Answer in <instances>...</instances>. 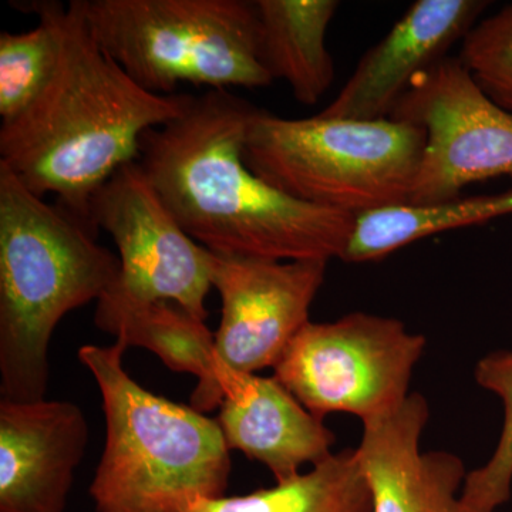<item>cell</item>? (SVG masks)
Masks as SVG:
<instances>
[{"mask_svg": "<svg viewBox=\"0 0 512 512\" xmlns=\"http://www.w3.org/2000/svg\"><path fill=\"white\" fill-rule=\"evenodd\" d=\"M254 110L229 90L192 96L183 116L144 134L137 163L178 224L214 254L343 261L355 215L289 197L245 164Z\"/></svg>", "mask_w": 512, "mask_h": 512, "instance_id": "obj_1", "label": "cell"}, {"mask_svg": "<svg viewBox=\"0 0 512 512\" xmlns=\"http://www.w3.org/2000/svg\"><path fill=\"white\" fill-rule=\"evenodd\" d=\"M62 55L33 104L0 126V165L32 191L99 232L94 195L136 163L151 128L183 116L192 94L161 96L138 86L96 42L79 0L62 10Z\"/></svg>", "mask_w": 512, "mask_h": 512, "instance_id": "obj_2", "label": "cell"}, {"mask_svg": "<svg viewBox=\"0 0 512 512\" xmlns=\"http://www.w3.org/2000/svg\"><path fill=\"white\" fill-rule=\"evenodd\" d=\"M120 272L97 231L33 194L0 165V394L45 399L60 320L99 301Z\"/></svg>", "mask_w": 512, "mask_h": 512, "instance_id": "obj_3", "label": "cell"}, {"mask_svg": "<svg viewBox=\"0 0 512 512\" xmlns=\"http://www.w3.org/2000/svg\"><path fill=\"white\" fill-rule=\"evenodd\" d=\"M127 348L84 345L80 363L99 387L106 441L90 485L97 512H188L224 497L231 450L217 419L140 386Z\"/></svg>", "mask_w": 512, "mask_h": 512, "instance_id": "obj_4", "label": "cell"}, {"mask_svg": "<svg viewBox=\"0 0 512 512\" xmlns=\"http://www.w3.org/2000/svg\"><path fill=\"white\" fill-rule=\"evenodd\" d=\"M426 131L393 119H282L252 111L242 157L289 197L359 215L409 202Z\"/></svg>", "mask_w": 512, "mask_h": 512, "instance_id": "obj_5", "label": "cell"}, {"mask_svg": "<svg viewBox=\"0 0 512 512\" xmlns=\"http://www.w3.org/2000/svg\"><path fill=\"white\" fill-rule=\"evenodd\" d=\"M101 49L147 92L262 89L255 0H79Z\"/></svg>", "mask_w": 512, "mask_h": 512, "instance_id": "obj_6", "label": "cell"}, {"mask_svg": "<svg viewBox=\"0 0 512 512\" xmlns=\"http://www.w3.org/2000/svg\"><path fill=\"white\" fill-rule=\"evenodd\" d=\"M426 338L386 316L356 312L309 322L274 367V377L319 419L350 413L362 423L399 409L410 396Z\"/></svg>", "mask_w": 512, "mask_h": 512, "instance_id": "obj_7", "label": "cell"}, {"mask_svg": "<svg viewBox=\"0 0 512 512\" xmlns=\"http://www.w3.org/2000/svg\"><path fill=\"white\" fill-rule=\"evenodd\" d=\"M92 221L113 238L120 259L117 281L94 313L171 302L205 322L212 252L178 224L137 161L121 167L97 191Z\"/></svg>", "mask_w": 512, "mask_h": 512, "instance_id": "obj_8", "label": "cell"}, {"mask_svg": "<svg viewBox=\"0 0 512 512\" xmlns=\"http://www.w3.org/2000/svg\"><path fill=\"white\" fill-rule=\"evenodd\" d=\"M389 119L426 131L407 205L447 204L467 185L512 178V111L485 94L458 56L417 74Z\"/></svg>", "mask_w": 512, "mask_h": 512, "instance_id": "obj_9", "label": "cell"}, {"mask_svg": "<svg viewBox=\"0 0 512 512\" xmlns=\"http://www.w3.org/2000/svg\"><path fill=\"white\" fill-rule=\"evenodd\" d=\"M328 264L212 252V288L221 298L220 326L214 335L218 377L221 372L256 375L266 367L274 369L311 322L309 311Z\"/></svg>", "mask_w": 512, "mask_h": 512, "instance_id": "obj_10", "label": "cell"}, {"mask_svg": "<svg viewBox=\"0 0 512 512\" xmlns=\"http://www.w3.org/2000/svg\"><path fill=\"white\" fill-rule=\"evenodd\" d=\"M490 5L487 0H417L360 59L352 77L319 116L389 119L414 77L463 42Z\"/></svg>", "mask_w": 512, "mask_h": 512, "instance_id": "obj_11", "label": "cell"}, {"mask_svg": "<svg viewBox=\"0 0 512 512\" xmlns=\"http://www.w3.org/2000/svg\"><path fill=\"white\" fill-rule=\"evenodd\" d=\"M89 434L77 404L0 400V512L66 511Z\"/></svg>", "mask_w": 512, "mask_h": 512, "instance_id": "obj_12", "label": "cell"}, {"mask_svg": "<svg viewBox=\"0 0 512 512\" xmlns=\"http://www.w3.org/2000/svg\"><path fill=\"white\" fill-rule=\"evenodd\" d=\"M430 419L427 400L410 393L393 413L363 423L356 454L372 494V512H488L464 500L463 460L447 451H423Z\"/></svg>", "mask_w": 512, "mask_h": 512, "instance_id": "obj_13", "label": "cell"}, {"mask_svg": "<svg viewBox=\"0 0 512 512\" xmlns=\"http://www.w3.org/2000/svg\"><path fill=\"white\" fill-rule=\"evenodd\" d=\"M220 423L229 450L264 464L276 483L332 456L336 437L272 377L221 372Z\"/></svg>", "mask_w": 512, "mask_h": 512, "instance_id": "obj_14", "label": "cell"}, {"mask_svg": "<svg viewBox=\"0 0 512 512\" xmlns=\"http://www.w3.org/2000/svg\"><path fill=\"white\" fill-rule=\"evenodd\" d=\"M262 64L284 80L299 103L313 106L335 79L326 33L338 12L336 0H255Z\"/></svg>", "mask_w": 512, "mask_h": 512, "instance_id": "obj_15", "label": "cell"}, {"mask_svg": "<svg viewBox=\"0 0 512 512\" xmlns=\"http://www.w3.org/2000/svg\"><path fill=\"white\" fill-rule=\"evenodd\" d=\"M94 323L126 348L150 350L173 372L197 377L190 406L198 412L221 406L224 394L215 366L214 335L204 320L175 303L157 302L127 311L94 313Z\"/></svg>", "mask_w": 512, "mask_h": 512, "instance_id": "obj_16", "label": "cell"}, {"mask_svg": "<svg viewBox=\"0 0 512 512\" xmlns=\"http://www.w3.org/2000/svg\"><path fill=\"white\" fill-rule=\"evenodd\" d=\"M369 484L356 450L333 453L305 474L251 494L218 497L188 512H372Z\"/></svg>", "mask_w": 512, "mask_h": 512, "instance_id": "obj_17", "label": "cell"}, {"mask_svg": "<svg viewBox=\"0 0 512 512\" xmlns=\"http://www.w3.org/2000/svg\"><path fill=\"white\" fill-rule=\"evenodd\" d=\"M512 214V192L458 198L434 207L394 205L356 217L343 261H377L420 239Z\"/></svg>", "mask_w": 512, "mask_h": 512, "instance_id": "obj_18", "label": "cell"}, {"mask_svg": "<svg viewBox=\"0 0 512 512\" xmlns=\"http://www.w3.org/2000/svg\"><path fill=\"white\" fill-rule=\"evenodd\" d=\"M39 16L35 28L0 33V117L16 119L45 90L62 55V10L59 2H30Z\"/></svg>", "mask_w": 512, "mask_h": 512, "instance_id": "obj_19", "label": "cell"}, {"mask_svg": "<svg viewBox=\"0 0 512 512\" xmlns=\"http://www.w3.org/2000/svg\"><path fill=\"white\" fill-rule=\"evenodd\" d=\"M477 383L503 399L504 426L493 457L467 474L464 500L478 510L495 512L511 497L512 487V352H494L477 363Z\"/></svg>", "mask_w": 512, "mask_h": 512, "instance_id": "obj_20", "label": "cell"}, {"mask_svg": "<svg viewBox=\"0 0 512 512\" xmlns=\"http://www.w3.org/2000/svg\"><path fill=\"white\" fill-rule=\"evenodd\" d=\"M458 59L488 97L512 111V3L478 20Z\"/></svg>", "mask_w": 512, "mask_h": 512, "instance_id": "obj_21", "label": "cell"}]
</instances>
